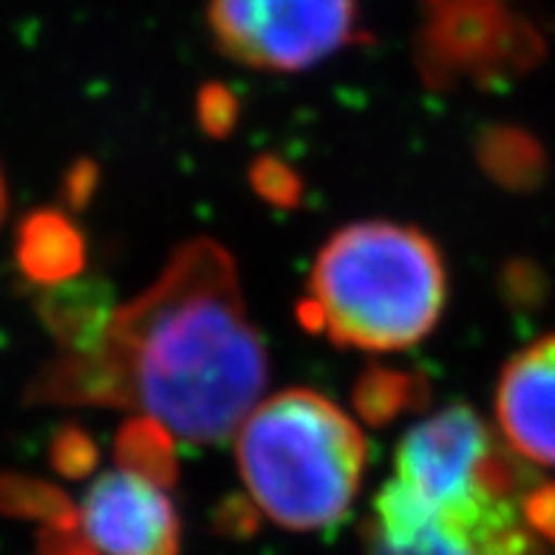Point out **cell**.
Masks as SVG:
<instances>
[{
	"label": "cell",
	"mask_w": 555,
	"mask_h": 555,
	"mask_svg": "<svg viewBox=\"0 0 555 555\" xmlns=\"http://www.w3.org/2000/svg\"><path fill=\"white\" fill-rule=\"evenodd\" d=\"M267 372L233 256L193 238L145 293L117 307L94 349L60 351L31 380L29 400L131 409L176 437L219 446L256 409Z\"/></svg>",
	"instance_id": "obj_1"
},
{
	"label": "cell",
	"mask_w": 555,
	"mask_h": 555,
	"mask_svg": "<svg viewBox=\"0 0 555 555\" xmlns=\"http://www.w3.org/2000/svg\"><path fill=\"white\" fill-rule=\"evenodd\" d=\"M446 300V258L423 230L358 221L314 258L298 321L340 349L402 351L431 335Z\"/></svg>",
	"instance_id": "obj_2"
},
{
	"label": "cell",
	"mask_w": 555,
	"mask_h": 555,
	"mask_svg": "<svg viewBox=\"0 0 555 555\" xmlns=\"http://www.w3.org/2000/svg\"><path fill=\"white\" fill-rule=\"evenodd\" d=\"M238 470L258 511L298 533L340 525L358 499L369 446L340 405L309 388L263 400L238 425Z\"/></svg>",
	"instance_id": "obj_3"
},
{
	"label": "cell",
	"mask_w": 555,
	"mask_h": 555,
	"mask_svg": "<svg viewBox=\"0 0 555 555\" xmlns=\"http://www.w3.org/2000/svg\"><path fill=\"white\" fill-rule=\"evenodd\" d=\"M490 434L470 405H448L416 423L397 448V479L437 507L451 511L479 493L513 499L527 470Z\"/></svg>",
	"instance_id": "obj_4"
},
{
	"label": "cell",
	"mask_w": 555,
	"mask_h": 555,
	"mask_svg": "<svg viewBox=\"0 0 555 555\" xmlns=\"http://www.w3.org/2000/svg\"><path fill=\"white\" fill-rule=\"evenodd\" d=\"M541 57V40L507 0H431L416 40L425 86H502Z\"/></svg>",
	"instance_id": "obj_5"
},
{
	"label": "cell",
	"mask_w": 555,
	"mask_h": 555,
	"mask_svg": "<svg viewBox=\"0 0 555 555\" xmlns=\"http://www.w3.org/2000/svg\"><path fill=\"white\" fill-rule=\"evenodd\" d=\"M210 29L227 57L261 72H304L358 35L354 0H210Z\"/></svg>",
	"instance_id": "obj_6"
},
{
	"label": "cell",
	"mask_w": 555,
	"mask_h": 555,
	"mask_svg": "<svg viewBox=\"0 0 555 555\" xmlns=\"http://www.w3.org/2000/svg\"><path fill=\"white\" fill-rule=\"evenodd\" d=\"M77 530L100 555H179L182 521L165 488L111 470L77 511Z\"/></svg>",
	"instance_id": "obj_7"
},
{
	"label": "cell",
	"mask_w": 555,
	"mask_h": 555,
	"mask_svg": "<svg viewBox=\"0 0 555 555\" xmlns=\"http://www.w3.org/2000/svg\"><path fill=\"white\" fill-rule=\"evenodd\" d=\"M496 420L521 460L555 468V335L541 337L504 365Z\"/></svg>",
	"instance_id": "obj_8"
},
{
	"label": "cell",
	"mask_w": 555,
	"mask_h": 555,
	"mask_svg": "<svg viewBox=\"0 0 555 555\" xmlns=\"http://www.w3.org/2000/svg\"><path fill=\"white\" fill-rule=\"evenodd\" d=\"M37 312L63 354H88L103 340L117 307L103 278H74L49 286L40 295Z\"/></svg>",
	"instance_id": "obj_9"
},
{
	"label": "cell",
	"mask_w": 555,
	"mask_h": 555,
	"mask_svg": "<svg viewBox=\"0 0 555 555\" xmlns=\"http://www.w3.org/2000/svg\"><path fill=\"white\" fill-rule=\"evenodd\" d=\"M17 267L40 286L74 281L86 267V242L66 212L37 210L17 227Z\"/></svg>",
	"instance_id": "obj_10"
},
{
	"label": "cell",
	"mask_w": 555,
	"mask_h": 555,
	"mask_svg": "<svg viewBox=\"0 0 555 555\" xmlns=\"http://www.w3.org/2000/svg\"><path fill=\"white\" fill-rule=\"evenodd\" d=\"M431 402V386L420 372L397 365H369L351 388V405L369 425H388L402 414H416Z\"/></svg>",
	"instance_id": "obj_11"
},
{
	"label": "cell",
	"mask_w": 555,
	"mask_h": 555,
	"mask_svg": "<svg viewBox=\"0 0 555 555\" xmlns=\"http://www.w3.org/2000/svg\"><path fill=\"white\" fill-rule=\"evenodd\" d=\"M476 156L485 173L507 191H530L547 170V159L539 142L511 125L485 128L476 139Z\"/></svg>",
	"instance_id": "obj_12"
},
{
	"label": "cell",
	"mask_w": 555,
	"mask_h": 555,
	"mask_svg": "<svg viewBox=\"0 0 555 555\" xmlns=\"http://www.w3.org/2000/svg\"><path fill=\"white\" fill-rule=\"evenodd\" d=\"M114 456L119 470L147 479L159 488H173L179 479L173 434L154 416H131L114 439Z\"/></svg>",
	"instance_id": "obj_13"
},
{
	"label": "cell",
	"mask_w": 555,
	"mask_h": 555,
	"mask_svg": "<svg viewBox=\"0 0 555 555\" xmlns=\"http://www.w3.org/2000/svg\"><path fill=\"white\" fill-rule=\"evenodd\" d=\"M0 513L40 521L54 530L77 527V507L60 488L29 476H0Z\"/></svg>",
	"instance_id": "obj_14"
},
{
	"label": "cell",
	"mask_w": 555,
	"mask_h": 555,
	"mask_svg": "<svg viewBox=\"0 0 555 555\" xmlns=\"http://www.w3.org/2000/svg\"><path fill=\"white\" fill-rule=\"evenodd\" d=\"M363 539L365 555H488L476 541H470L468 535L462 533V530L448 525L442 516H437V519L428 527H423L420 533L400 541L383 539L377 530H372V527L365 525Z\"/></svg>",
	"instance_id": "obj_15"
},
{
	"label": "cell",
	"mask_w": 555,
	"mask_h": 555,
	"mask_svg": "<svg viewBox=\"0 0 555 555\" xmlns=\"http://www.w3.org/2000/svg\"><path fill=\"white\" fill-rule=\"evenodd\" d=\"M249 184L253 191L272 207H281V210H295L304 198V182L300 176L295 173L284 159L267 154L258 156L253 165H249Z\"/></svg>",
	"instance_id": "obj_16"
},
{
	"label": "cell",
	"mask_w": 555,
	"mask_h": 555,
	"mask_svg": "<svg viewBox=\"0 0 555 555\" xmlns=\"http://www.w3.org/2000/svg\"><path fill=\"white\" fill-rule=\"evenodd\" d=\"M49 456H52L54 470L66 479H86L100 465V448L80 425H63L52 437Z\"/></svg>",
	"instance_id": "obj_17"
},
{
	"label": "cell",
	"mask_w": 555,
	"mask_h": 555,
	"mask_svg": "<svg viewBox=\"0 0 555 555\" xmlns=\"http://www.w3.org/2000/svg\"><path fill=\"white\" fill-rule=\"evenodd\" d=\"M238 96L230 91L221 82H210L198 91L196 100V117L198 125H202V131L212 139H227L230 133L235 131V125H238Z\"/></svg>",
	"instance_id": "obj_18"
},
{
	"label": "cell",
	"mask_w": 555,
	"mask_h": 555,
	"mask_svg": "<svg viewBox=\"0 0 555 555\" xmlns=\"http://www.w3.org/2000/svg\"><path fill=\"white\" fill-rule=\"evenodd\" d=\"M521 519L535 539L555 544V482L539 485L521 499Z\"/></svg>",
	"instance_id": "obj_19"
},
{
	"label": "cell",
	"mask_w": 555,
	"mask_h": 555,
	"mask_svg": "<svg viewBox=\"0 0 555 555\" xmlns=\"http://www.w3.org/2000/svg\"><path fill=\"white\" fill-rule=\"evenodd\" d=\"M216 527L235 539L249 535L253 530H258V507L253 504V499H224L216 511Z\"/></svg>",
	"instance_id": "obj_20"
},
{
	"label": "cell",
	"mask_w": 555,
	"mask_h": 555,
	"mask_svg": "<svg viewBox=\"0 0 555 555\" xmlns=\"http://www.w3.org/2000/svg\"><path fill=\"white\" fill-rule=\"evenodd\" d=\"M37 555H100L86 539L80 530H54V527H43L40 533V544H37Z\"/></svg>",
	"instance_id": "obj_21"
},
{
	"label": "cell",
	"mask_w": 555,
	"mask_h": 555,
	"mask_svg": "<svg viewBox=\"0 0 555 555\" xmlns=\"http://www.w3.org/2000/svg\"><path fill=\"white\" fill-rule=\"evenodd\" d=\"M96 184H100V168L94 162H77L66 176V202L68 207L80 210L91 202V196L96 193Z\"/></svg>",
	"instance_id": "obj_22"
},
{
	"label": "cell",
	"mask_w": 555,
	"mask_h": 555,
	"mask_svg": "<svg viewBox=\"0 0 555 555\" xmlns=\"http://www.w3.org/2000/svg\"><path fill=\"white\" fill-rule=\"evenodd\" d=\"M7 216V182H3V173H0V221Z\"/></svg>",
	"instance_id": "obj_23"
}]
</instances>
